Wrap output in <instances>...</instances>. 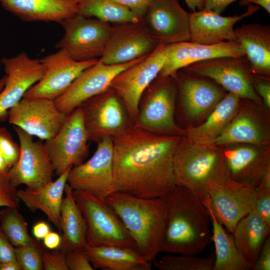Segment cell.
Returning <instances> with one entry per match:
<instances>
[{
	"label": "cell",
	"mask_w": 270,
	"mask_h": 270,
	"mask_svg": "<svg viewBox=\"0 0 270 270\" xmlns=\"http://www.w3.org/2000/svg\"><path fill=\"white\" fill-rule=\"evenodd\" d=\"M81 108L90 141L115 136L132 124L119 96L110 88L83 102Z\"/></svg>",
	"instance_id": "12"
},
{
	"label": "cell",
	"mask_w": 270,
	"mask_h": 270,
	"mask_svg": "<svg viewBox=\"0 0 270 270\" xmlns=\"http://www.w3.org/2000/svg\"><path fill=\"white\" fill-rule=\"evenodd\" d=\"M148 56L116 64H106L98 60L96 64L83 71L62 94L54 100L55 105L60 111L68 115L85 101L106 91L118 73Z\"/></svg>",
	"instance_id": "15"
},
{
	"label": "cell",
	"mask_w": 270,
	"mask_h": 270,
	"mask_svg": "<svg viewBox=\"0 0 270 270\" xmlns=\"http://www.w3.org/2000/svg\"><path fill=\"white\" fill-rule=\"evenodd\" d=\"M16 188L11 184L7 174L0 173V207L19 208L20 199Z\"/></svg>",
	"instance_id": "39"
},
{
	"label": "cell",
	"mask_w": 270,
	"mask_h": 270,
	"mask_svg": "<svg viewBox=\"0 0 270 270\" xmlns=\"http://www.w3.org/2000/svg\"><path fill=\"white\" fill-rule=\"evenodd\" d=\"M2 63L6 80L0 92V120L8 117V110L40 80L44 72L39 59L31 58L24 52L12 57L4 58Z\"/></svg>",
	"instance_id": "20"
},
{
	"label": "cell",
	"mask_w": 270,
	"mask_h": 270,
	"mask_svg": "<svg viewBox=\"0 0 270 270\" xmlns=\"http://www.w3.org/2000/svg\"><path fill=\"white\" fill-rule=\"evenodd\" d=\"M66 259L68 270H94L83 250L66 251Z\"/></svg>",
	"instance_id": "42"
},
{
	"label": "cell",
	"mask_w": 270,
	"mask_h": 270,
	"mask_svg": "<svg viewBox=\"0 0 270 270\" xmlns=\"http://www.w3.org/2000/svg\"><path fill=\"white\" fill-rule=\"evenodd\" d=\"M240 98L232 93L226 94L201 124L190 126L184 136L189 140L200 144H210L228 126L240 106Z\"/></svg>",
	"instance_id": "30"
},
{
	"label": "cell",
	"mask_w": 270,
	"mask_h": 270,
	"mask_svg": "<svg viewBox=\"0 0 270 270\" xmlns=\"http://www.w3.org/2000/svg\"><path fill=\"white\" fill-rule=\"evenodd\" d=\"M207 208L212 226V241L215 247L212 270H248L250 267L238 251L232 234L226 232L216 216L208 195L202 201Z\"/></svg>",
	"instance_id": "32"
},
{
	"label": "cell",
	"mask_w": 270,
	"mask_h": 270,
	"mask_svg": "<svg viewBox=\"0 0 270 270\" xmlns=\"http://www.w3.org/2000/svg\"><path fill=\"white\" fill-rule=\"evenodd\" d=\"M90 141L80 106L68 114L58 133L45 142L54 172L59 176L84 162Z\"/></svg>",
	"instance_id": "10"
},
{
	"label": "cell",
	"mask_w": 270,
	"mask_h": 270,
	"mask_svg": "<svg viewBox=\"0 0 270 270\" xmlns=\"http://www.w3.org/2000/svg\"><path fill=\"white\" fill-rule=\"evenodd\" d=\"M0 227L14 247L26 244L34 240L29 234L27 222L18 208L4 207L0 210Z\"/></svg>",
	"instance_id": "35"
},
{
	"label": "cell",
	"mask_w": 270,
	"mask_h": 270,
	"mask_svg": "<svg viewBox=\"0 0 270 270\" xmlns=\"http://www.w3.org/2000/svg\"><path fill=\"white\" fill-rule=\"evenodd\" d=\"M142 21L158 43L190 41L189 12L178 0H152Z\"/></svg>",
	"instance_id": "19"
},
{
	"label": "cell",
	"mask_w": 270,
	"mask_h": 270,
	"mask_svg": "<svg viewBox=\"0 0 270 270\" xmlns=\"http://www.w3.org/2000/svg\"><path fill=\"white\" fill-rule=\"evenodd\" d=\"M194 74L211 79L224 89L258 106L262 100L255 91L249 62L246 56L223 57L198 62L184 68Z\"/></svg>",
	"instance_id": "11"
},
{
	"label": "cell",
	"mask_w": 270,
	"mask_h": 270,
	"mask_svg": "<svg viewBox=\"0 0 270 270\" xmlns=\"http://www.w3.org/2000/svg\"><path fill=\"white\" fill-rule=\"evenodd\" d=\"M158 44L142 21L113 24L104 51L98 60L106 64L128 62L150 54Z\"/></svg>",
	"instance_id": "18"
},
{
	"label": "cell",
	"mask_w": 270,
	"mask_h": 270,
	"mask_svg": "<svg viewBox=\"0 0 270 270\" xmlns=\"http://www.w3.org/2000/svg\"><path fill=\"white\" fill-rule=\"evenodd\" d=\"M252 269L254 270H270V237L266 239L256 262Z\"/></svg>",
	"instance_id": "45"
},
{
	"label": "cell",
	"mask_w": 270,
	"mask_h": 270,
	"mask_svg": "<svg viewBox=\"0 0 270 270\" xmlns=\"http://www.w3.org/2000/svg\"><path fill=\"white\" fill-rule=\"evenodd\" d=\"M117 214L138 250L152 263L162 252L164 198L116 191L106 200Z\"/></svg>",
	"instance_id": "3"
},
{
	"label": "cell",
	"mask_w": 270,
	"mask_h": 270,
	"mask_svg": "<svg viewBox=\"0 0 270 270\" xmlns=\"http://www.w3.org/2000/svg\"><path fill=\"white\" fill-rule=\"evenodd\" d=\"M18 137L20 154L17 162L8 172L13 186L24 184L26 188H39L52 180L54 172L45 142H34L33 136L14 126Z\"/></svg>",
	"instance_id": "13"
},
{
	"label": "cell",
	"mask_w": 270,
	"mask_h": 270,
	"mask_svg": "<svg viewBox=\"0 0 270 270\" xmlns=\"http://www.w3.org/2000/svg\"><path fill=\"white\" fill-rule=\"evenodd\" d=\"M6 80V76L4 75L0 79V92L2 90L4 86Z\"/></svg>",
	"instance_id": "54"
},
{
	"label": "cell",
	"mask_w": 270,
	"mask_h": 270,
	"mask_svg": "<svg viewBox=\"0 0 270 270\" xmlns=\"http://www.w3.org/2000/svg\"><path fill=\"white\" fill-rule=\"evenodd\" d=\"M60 208L62 244L66 251L83 250L87 244L86 224L82 214L74 200L73 190L67 182Z\"/></svg>",
	"instance_id": "33"
},
{
	"label": "cell",
	"mask_w": 270,
	"mask_h": 270,
	"mask_svg": "<svg viewBox=\"0 0 270 270\" xmlns=\"http://www.w3.org/2000/svg\"><path fill=\"white\" fill-rule=\"evenodd\" d=\"M130 10L141 20L152 0H112Z\"/></svg>",
	"instance_id": "44"
},
{
	"label": "cell",
	"mask_w": 270,
	"mask_h": 270,
	"mask_svg": "<svg viewBox=\"0 0 270 270\" xmlns=\"http://www.w3.org/2000/svg\"><path fill=\"white\" fill-rule=\"evenodd\" d=\"M246 56L238 41L204 44L190 41L166 45V59L158 76H174L178 71L202 61L223 57Z\"/></svg>",
	"instance_id": "21"
},
{
	"label": "cell",
	"mask_w": 270,
	"mask_h": 270,
	"mask_svg": "<svg viewBox=\"0 0 270 270\" xmlns=\"http://www.w3.org/2000/svg\"><path fill=\"white\" fill-rule=\"evenodd\" d=\"M66 116L54 100L41 97H23L8 113L10 124L46 141L58 133Z\"/></svg>",
	"instance_id": "14"
},
{
	"label": "cell",
	"mask_w": 270,
	"mask_h": 270,
	"mask_svg": "<svg viewBox=\"0 0 270 270\" xmlns=\"http://www.w3.org/2000/svg\"><path fill=\"white\" fill-rule=\"evenodd\" d=\"M6 11L26 22L60 24L78 14L76 0H0Z\"/></svg>",
	"instance_id": "25"
},
{
	"label": "cell",
	"mask_w": 270,
	"mask_h": 270,
	"mask_svg": "<svg viewBox=\"0 0 270 270\" xmlns=\"http://www.w3.org/2000/svg\"><path fill=\"white\" fill-rule=\"evenodd\" d=\"M182 136L154 134L131 124L112 137L118 190L142 198H166L176 186L174 156Z\"/></svg>",
	"instance_id": "1"
},
{
	"label": "cell",
	"mask_w": 270,
	"mask_h": 270,
	"mask_svg": "<svg viewBox=\"0 0 270 270\" xmlns=\"http://www.w3.org/2000/svg\"><path fill=\"white\" fill-rule=\"evenodd\" d=\"M166 45L158 43L146 58L120 72L111 82L110 88L122 100L132 125L137 121L143 93L158 76L164 64Z\"/></svg>",
	"instance_id": "8"
},
{
	"label": "cell",
	"mask_w": 270,
	"mask_h": 270,
	"mask_svg": "<svg viewBox=\"0 0 270 270\" xmlns=\"http://www.w3.org/2000/svg\"><path fill=\"white\" fill-rule=\"evenodd\" d=\"M176 186L191 192L201 201L211 184H222L229 174L222 146L194 142L182 136L173 160Z\"/></svg>",
	"instance_id": "4"
},
{
	"label": "cell",
	"mask_w": 270,
	"mask_h": 270,
	"mask_svg": "<svg viewBox=\"0 0 270 270\" xmlns=\"http://www.w3.org/2000/svg\"><path fill=\"white\" fill-rule=\"evenodd\" d=\"M177 92L174 76H158L142 96L134 125L154 134L183 136L184 130L177 125L174 118Z\"/></svg>",
	"instance_id": "6"
},
{
	"label": "cell",
	"mask_w": 270,
	"mask_h": 270,
	"mask_svg": "<svg viewBox=\"0 0 270 270\" xmlns=\"http://www.w3.org/2000/svg\"><path fill=\"white\" fill-rule=\"evenodd\" d=\"M210 214L187 189L176 186L164 198L162 252L198 254L212 241Z\"/></svg>",
	"instance_id": "2"
},
{
	"label": "cell",
	"mask_w": 270,
	"mask_h": 270,
	"mask_svg": "<svg viewBox=\"0 0 270 270\" xmlns=\"http://www.w3.org/2000/svg\"><path fill=\"white\" fill-rule=\"evenodd\" d=\"M83 251L94 270H152V262L138 248L86 244Z\"/></svg>",
	"instance_id": "28"
},
{
	"label": "cell",
	"mask_w": 270,
	"mask_h": 270,
	"mask_svg": "<svg viewBox=\"0 0 270 270\" xmlns=\"http://www.w3.org/2000/svg\"><path fill=\"white\" fill-rule=\"evenodd\" d=\"M246 11L240 16H224L203 9L189 13L190 41L204 44L238 41L234 26L254 14L260 8L249 4Z\"/></svg>",
	"instance_id": "24"
},
{
	"label": "cell",
	"mask_w": 270,
	"mask_h": 270,
	"mask_svg": "<svg viewBox=\"0 0 270 270\" xmlns=\"http://www.w3.org/2000/svg\"><path fill=\"white\" fill-rule=\"evenodd\" d=\"M0 152L4 156L9 168L17 162L20 148L12 140L4 128H0Z\"/></svg>",
	"instance_id": "38"
},
{
	"label": "cell",
	"mask_w": 270,
	"mask_h": 270,
	"mask_svg": "<svg viewBox=\"0 0 270 270\" xmlns=\"http://www.w3.org/2000/svg\"><path fill=\"white\" fill-rule=\"evenodd\" d=\"M15 260H16L14 247L8 240L0 227V262Z\"/></svg>",
	"instance_id": "46"
},
{
	"label": "cell",
	"mask_w": 270,
	"mask_h": 270,
	"mask_svg": "<svg viewBox=\"0 0 270 270\" xmlns=\"http://www.w3.org/2000/svg\"><path fill=\"white\" fill-rule=\"evenodd\" d=\"M268 146L236 144L222 146L229 178L256 187L270 168Z\"/></svg>",
	"instance_id": "23"
},
{
	"label": "cell",
	"mask_w": 270,
	"mask_h": 270,
	"mask_svg": "<svg viewBox=\"0 0 270 270\" xmlns=\"http://www.w3.org/2000/svg\"><path fill=\"white\" fill-rule=\"evenodd\" d=\"M61 24L64 34L56 48L64 50L76 61L99 59L102 56L112 29L110 23L77 14Z\"/></svg>",
	"instance_id": "7"
},
{
	"label": "cell",
	"mask_w": 270,
	"mask_h": 270,
	"mask_svg": "<svg viewBox=\"0 0 270 270\" xmlns=\"http://www.w3.org/2000/svg\"><path fill=\"white\" fill-rule=\"evenodd\" d=\"M42 251L34 240L26 244L14 247L16 260L22 270H44Z\"/></svg>",
	"instance_id": "37"
},
{
	"label": "cell",
	"mask_w": 270,
	"mask_h": 270,
	"mask_svg": "<svg viewBox=\"0 0 270 270\" xmlns=\"http://www.w3.org/2000/svg\"><path fill=\"white\" fill-rule=\"evenodd\" d=\"M52 252L42 251V261L44 270H68L66 259V251L60 248Z\"/></svg>",
	"instance_id": "41"
},
{
	"label": "cell",
	"mask_w": 270,
	"mask_h": 270,
	"mask_svg": "<svg viewBox=\"0 0 270 270\" xmlns=\"http://www.w3.org/2000/svg\"><path fill=\"white\" fill-rule=\"evenodd\" d=\"M42 240L44 246L50 250H56L60 248L62 244V237L53 232H50Z\"/></svg>",
	"instance_id": "48"
},
{
	"label": "cell",
	"mask_w": 270,
	"mask_h": 270,
	"mask_svg": "<svg viewBox=\"0 0 270 270\" xmlns=\"http://www.w3.org/2000/svg\"><path fill=\"white\" fill-rule=\"evenodd\" d=\"M237 0H205L204 9L222 13L230 4Z\"/></svg>",
	"instance_id": "47"
},
{
	"label": "cell",
	"mask_w": 270,
	"mask_h": 270,
	"mask_svg": "<svg viewBox=\"0 0 270 270\" xmlns=\"http://www.w3.org/2000/svg\"><path fill=\"white\" fill-rule=\"evenodd\" d=\"M192 12L204 9L205 0H184Z\"/></svg>",
	"instance_id": "51"
},
{
	"label": "cell",
	"mask_w": 270,
	"mask_h": 270,
	"mask_svg": "<svg viewBox=\"0 0 270 270\" xmlns=\"http://www.w3.org/2000/svg\"><path fill=\"white\" fill-rule=\"evenodd\" d=\"M261 119L252 108L240 106L227 128L210 144L218 146L236 144L268 146L270 135Z\"/></svg>",
	"instance_id": "26"
},
{
	"label": "cell",
	"mask_w": 270,
	"mask_h": 270,
	"mask_svg": "<svg viewBox=\"0 0 270 270\" xmlns=\"http://www.w3.org/2000/svg\"><path fill=\"white\" fill-rule=\"evenodd\" d=\"M0 270H22L16 260L0 262Z\"/></svg>",
	"instance_id": "52"
},
{
	"label": "cell",
	"mask_w": 270,
	"mask_h": 270,
	"mask_svg": "<svg viewBox=\"0 0 270 270\" xmlns=\"http://www.w3.org/2000/svg\"><path fill=\"white\" fill-rule=\"evenodd\" d=\"M252 81L254 88L262 98L264 105L270 108V82L268 76L252 74Z\"/></svg>",
	"instance_id": "43"
},
{
	"label": "cell",
	"mask_w": 270,
	"mask_h": 270,
	"mask_svg": "<svg viewBox=\"0 0 270 270\" xmlns=\"http://www.w3.org/2000/svg\"><path fill=\"white\" fill-rule=\"evenodd\" d=\"M207 192L216 216L232 234L240 220L252 210L256 198L255 186L230 178L222 184L210 185Z\"/></svg>",
	"instance_id": "16"
},
{
	"label": "cell",
	"mask_w": 270,
	"mask_h": 270,
	"mask_svg": "<svg viewBox=\"0 0 270 270\" xmlns=\"http://www.w3.org/2000/svg\"><path fill=\"white\" fill-rule=\"evenodd\" d=\"M97 143L95 152L88 161L70 169L67 182L73 190L106 200L118 191L114 175L112 140L105 136Z\"/></svg>",
	"instance_id": "9"
},
{
	"label": "cell",
	"mask_w": 270,
	"mask_h": 270,
	"mask_svg": "<svg viewBox=\"0 0 270 270\" xmlns=\"http://www.w3.org/2000/svg\"><path fill=\"white\" fill-rule=\"evenodd\" d=\"M252 74L270 75V26L258 23L242 25L234 30Z\"/></svg>",
	"instance_id": "27"
},
{
	"label": "cell",
	"mask_w": 270,
	"mask_h": 270,
	"mask_svg": "<svg viewBox=\"0 0 270 270\" xmlns=\"http://www.w3.org/2000/svg\"><path fill=\"white\" fill-rule=\"evenodd\" d=\"M270 226L252 211L236 224L232 234L236 246L250 268L270 236Z\"/></svg>",
	"instance_id": "31"
},
{
	"label": "cell",
	"mask_w": 270,
	"mask_h": 270,
	"mask_svg": "<svg viewBox=\"0 0 270 270\" xmlns=\"http://www.w3.org/2000/svg\"><path fill=\"white\" fill-rule=\"evenodd\" d=\"M2 65V59H1L0 58V67H1Z\"/></svg>",
	"instance_id": "55"
},
{
	"label": "cell",
	"mask_w": 270,
	"mask_h": 270,
	"mask_svg": "<svg viewBox=\"0 0 270 270\" xmlns=\"http://www.w3.org/2000/svg\"><path fill=\"white\" fill-rule=\"evenodd\" d=\"M214 260L213 253L202 257L180 254L162 256L152 263L160 270H212Z\"/></svg>",
	"instance_id": "36"
},
{
	"label": "cell",
	"mask_w": 270,
	"mask_h": 270,
	"mask_svg": "<svg viewBox=\"0 0 270 270\" xmlns=\"http://www.w3.org/2000/svg\"><path fill=\"white\" fill-rule=\"evenodd\" d=\"M174 77L184 110L191 119H198L212 111L226 94L213 80L184 69L178 71Z\"/></svg>",
	"instance_id": "22"
},
{
	"label": "cell",
	"mask_w": 270,
	"mask_h": 270,
	"mask_svg": "<svg viewBox=\"0 0 270 270\" xmlns=\"http://www.w3.org/2000/svg\"><path fill=\"white\" fill-rule=\"evenodd\" d=\"M254 4L263 8L269 14H270V0H240V6H248Z\"/></svg>",
	"instance_id": "50"
},
{
	"label": "cell",
	"mask_w": 270,
	"mask_h": 270,
	"mask_svg": "<svg viewBox=\"0 0 270 270\" xmlns=\"http://www.w3.org/2000/svg\"><path fill=\"white\" fill-rule=\"evenodd\" d=\"M44 72L42 78L32 86L24 97H41L54 100L62 94L85 70L98 60L76 61L60 49L39 59Z\"/></svg>",
	"instance_id": "17"
},
{
	"label": "cell",
	"mask_w": 270,
	"mask_h": 270,
	"mask_svg": "<svg viewBox=\"0 0 270 270\" xmlns=\"http://www.w3.org/2000/svg\"><path fill=\"white\" fill-rule=\"evenodd\" d=\"M256 198L252 211L270 226V188L256 186Z\"/></svg>",
	"instance_id": "40"
},
{
	"label": "cell",
	"mask_w": 270,
	"mask_h": 270,
	"mask_svg": "<svg viewBox=\"0 0 270 270\" xmlns=\"http://www.w3.org/2000/svg\"><path fill=\"white\" fill-rule=\"evenodd\" d=\"M8 170L6 162L0 152V173L7 174Z\"/></svg>",
	"instance_id": "53"
},
{
	"label": "cell",
	"mask_w": 270,
	"mask_h": 270,
	"mask_svg": "<svg viewBox=\"0 0 270 270\" xmlns=\"http://www.w3.org/2000/svg\"><path fill=\"white\" fill-rule=\"evenodd\" d=\"M86 224L87 244L138 248L117 214L106 202L90 194L73 190Z\"/></svg>",
	"instance_id": "5"
},
{
	"label": "cell",
	"mask_w": 270,
	"mask_h": 270,
	"mask_svg": "<svg viewBox=\"0 0 270 270\" xmlns=\"http://www.w3.org/2000/svg\"><path fill=\"white\" fill-rule=\"evenodd\" d=\"M50 232L49 225L44 221L36 223L32 227V234L37 240H43Z\"/></svg>",
	"instance_id": "49"
},
{
	"label": "cell",
	"mask_w": 270,
	"mask_h": 270,
	"mask_svg": "<svg viewBox=\"0 0 270 270\" xmlns=\"http://www.w3.org/2000/svg\"><path fill=\"white\" fill-rule=\"evenodd\" d=\"M78 14L109 23L136 22L142 20L128 8L112 0H76Z\"/></svg>",
	"instance_id": "34"
},
{
	"label": "cell",
	"mask_w": 270,
	"mask_h": 270,
	"mask_svg": "<svg viewBox=\"0 0 270 270\" xmlns=\"http://www.w3.org/2000/svg\"><path fill=\"white\" fill-rule=\"evenodd\" d=\"M70 168L62 173L55 180L44 186L32 190L26 188L16 190L20 200L32 210L43 212L55 226L61 232L60 208L67 183Z\"/></svg>",
	"instance_id": "29"
}]
</instances>
